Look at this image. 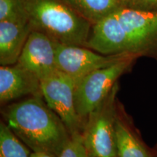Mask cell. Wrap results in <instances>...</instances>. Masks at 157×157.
<instances>
[{"mask_svg":"<svg viewBox=\"0 0 157 157\" xmlns=\"http://www.w3.org/2000/svg\"><path fill=\"white\" fill-rule=\"evenodd\" d=\"M0 21L29 22L21 0H0Z\"/></svg>","mask_w":157,"mask_h":157,"instance_id":"14","label":"cell"},{"mask_svg":"<svg viewBox=\"0 0 157 157\" xmlns=\"http://www.w3.org/2000/svg\"><path fill=\"white\" fill-rule=\"evenodd\" d=\"M32 30L65 44L86 47L92 25L63 0H21Z\"/></svg>","mask_w":157,"mask_h":157,"instance_id":"2","label":"cell"},{"mask_svg":"<svg viewBox=\"0 0 157 157\" xmlns=\"http://www.w3.org/2000/svg\"><path fill=\"white\" fill-rule=\"evenodd\" d=\"M75 13L92 25L120 8L119 0H63Z\"/></svg>","mask_w":157,"mask_h":157,"instance_id":"12","label":"cell"},{"mask_svg":"<svg viewBox=\"0 0 157 157\" xmlns=\"http://www.w3.org/2000/svg\"><path fill=\"white\" fill-rule=\"evenodd\" d=\"M119 90L117 82L84 124L82 137L90 157H117L116 117Z\"/></svg>","mask_w":157,"mask_h":157,"instance_id":"3","label":"cell"},{"mask_svg":"<svg viewBox=\"0 0 157 157\" xmlns=\"http://www.w3.org/2000/svg\"><path fill=\"white\" fill-rule=\"evenodd\" d=\"M137 58L129 56L112 66L87 74L77 82L74 93L75 106L84 127L92 111L106 97L119 78L131 69Z\"/></svg>","mask_w":157,"mask_h":157,"instance_id":"4","label":"cell"},{"mask_svg":"<svg viewBox=\"0 0 157 157\" xmlns=\"http://www.w3.org/2000/svg\"><path fill=\"white\" fill-rule=\"evenodd\" d=\"M29 22L0 21V65L17 63L30 33Z\"/></svg>","mask_w":157,"mask_h":157,"instance_id":"11","label":"cell"},{"mask_svg":"<svg viewBox=\"0 0 157 157\" xmlns=\"http://www.w3.org/2000/svg\"><path fill=\"white\" fill-rule=\"evenodd\" d=\"M30 149L4 121L0 122V157H31Z\"/></svg>","mask_w":157,"mask_h":157,"instance_id":"13","label":"cell"},{"mask_svg":"<svg viewBox=\"0 0 157 157\" xmlns=\"http://www.w3.org/2000/svg\"><path fill=\"white\" fill-rule=\"evenodd\" d=\"M117 157H153L124 107L117 102L116 117Z\"/></svg>","mask_w":157,"mask_h":157,"instance_id":"10","label":"cell"},{"mask_svg":"<svg viewBox=\"0 0 157 157\" xmlns=\"http://www.w3.org/2000/svg\"><path fill=\"white\" fill-rule=\"evenodd\" d=\"M42 95L39 78L18 64L0 67L2 107L25 96Z\"/></svg>","mask_w":157,"mask_h":157,"instance_id":"9","label":"cell"},{"mask_svg":"<svg viewBox=\"0 0 157 157\" xmlns=\"http://www.w3.org/2000/svg\"><path fill=\"white\" fill-rule=\"evenodd\" d=\"M17 64L42 80L58 71L56 63V42L39 31L29 34Z\"/></svg>","mask_w":157,"mask_h":157,"instance_id":"8","label":"cell"},{"mask_svg":"<svg viewBox=\"0 0 157 157\" xmlns=\"http://www.w3.org/2000/svg\"><path fill=\"white\" fill-rule=\"evenodd\" d=\"M40 82L45 102L61 119L70 134H82L84 124L76 112L74 99L77 82L60 71Z\"/></svg>","mask_w":157,"mask_h":157,"instance_id":"6","label":"cell"},{"mask_svg":"<svg viewBox=\"0 0 157 157\" xmlns=\"http://www.w3.org/2000/svg\"><path fill=\"white\" fill-rule=\"evenodd\" d=\"M121 7L135 10H157V0H119Z\"/></svg>","mask_w":157,"mask_h":157,"instance_id":"16","label":"cell"},{"mask_svg":"<svg viewBox=\"0 0 157 157\" xmlns=\"http://www.w3.org/2000/svg\"><path fill=\"white\" fill-rule=\"evenodd\" d=\"M3 121L32 152L58 157L71 135L42 95L2 106Z\"/></svg>","mask_w":157,"mask_h":157,"instance_id":"1","label":"cell"},{"mask_svg":"<svg viewBox=\"0 0 157 157\" xmlns=\"http://www.w3.org/2000/svg\"><path fill=\"white\" fill-rule=\"evenodd\" d=\"M58 157H90L84 143L82 134L71 135L70 140L65 146Z\"/></svg>","mask_w":157,"mask_h":157,"instance_id":"15","label":"cell"},{"mask_svg":"<svg viewBox=\"0 0 157 157\" xmlns=\"http://www.w3.org/2000/svg\"><path fill=\"white\" fill-rule=\"evenodd\" d=\"M133 55H103L78 45L56 42V63L58 70L76 82L96 70L117 63Z\"/></svg>","mask_w":157,"mask_h":157,"instance_id":"7","label":"cell"},{"mask_svg":"<svg viewBox=\"0 0 157 157\" xmlns=\"http://www.w3.org/2000/svg\"><path fill=\"white\" fill-rule=\"evenodd\" d=\"M31 157H56L53 155L43 152H32L31 154Z\"/></svg>","mask_w":157,"mask_h":157,"instance_id":"17","label":"cell"},{"mask_svg":"<svg viewBox=\"0 0 157 157\" xmlns=\"http://www.w3.org/2000/svg\"><path fill=\"white\" fill-rule=\"evenodd\" d=\"M114 13L124 31L128 53L157 60V10L121 7Z\"/></svg>","mask_w":157,"mask_h":157,"instance_id":"5","label":"cell"}]
</instances>
